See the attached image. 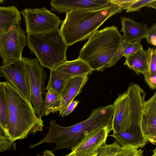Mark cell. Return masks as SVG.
Here are the masks:
<instances>
[{"mask_svg":"<svg viewBox=\"0 0 156 156\" xmlns=\"http://www.w3.org/2000/svg\"><path fill=\"white\" fill-rule=\"evenodd\" d=\"M113 113V105H110L93 109L86 119L69 126H60L55 120H51L45 137L29 147L33 148L45 143H54L56 144L55 150L67 149L71 150L94 129L111 124Z\"/></svg>","mask_w":156,"mask_h":156,"instance_id":"obj_1","label":"cell"},{"mask_svg":"<svg viewBox=\"0 0 156 156\" xmlns=\"http://www.w3.org/2000/svg\"><path fill=\"white\" fill-rule=\"evenodd\" d=\"M3 82L9 115V127L4 135L14 142L42 131L44 122L37 116L30 101L10 83Z\"/></svg>","mask_w":156,"mask_h":156,"instance_id":"obj_2","label":"cell"},{"mask_svg":"<svg viewBox=\"0 0 156 156\" xmlns=\"http://www.w3.org/2000/svg\"><path fill=\"white\" fill-rule=\"evenodd\" d=\"M122 10V8L110 3L97 9L69 11L62 21L60 33L69 46L76 42L89 39L107 20L121 12Z\"/></svg>","mask_w":156,"mask_h":156,"instance_id":"obj_3","label":"cell"},{"mask_svg":"<svg viewBox=\"0 0 156 156\" xmlns=\"http://www.w3.org/2000/svg\"><path fill=\"white\" fill-rule=\"evenodd\" d=\"M122 36L116 27H108L94 33L81 49L79 58L93 70L103 71L119 50Z\"/></svg>","mask_w":156,"mask_h":156,"instance_id":"obj_4","label":"cell"},{"mask_svg":"<svg viewBox=\"0 0 156 156\" xmlns=\"http://www.w3.org/2000/svg\"><path fill=\"white\" fill-rule=\"evenodd\" d=\"M27 39L31 53L43 67L53 70L67 61L66 52L69 46L58 28L47 33L27 34Z\"/></svg>","mask_w":156,"mask_h":156,"instance_id":"obj_5","label":"cell"},{"mask_svg":"<svg viewBox=\"0 0 156 156\" xmlns=\"http://www.w3.org/2000/svg\"><path fill=\"white\" fill-rule=\"evenodd\" d=\"M27 73L30 92V101L40 119L44 115V101L42 96L45 93V83L47 74L37 58L23 57Z\"/></svg>","mask_w":156,"mask_h":156,"instance_id":"obj_6","label":"cell"},{"mask_svg":"<svg viewBox=\"0 0 156 156\" xmlns=\"http://www.w3.org/2000/svg\"><path fill=\"white\" fill-rule=\"evenodd\" d=\"M23 16L27 34H43L58 28L62 21L59 17L44 7L26 8L21 12Z\"/></svg>","mask_w":156,"mask_h":156,"instance_id":"obj_7","label":"cell"},{"mask_svg":"<svg viewBox=\"0 0 156 156\" xmlns=\"http://www.w3.org/2000/svg\"><path fill=\"white\" fill-rule=\"evenodd\" d=\"M20 24L21 23L8 32L0 35V54L2 65L22 60L23 50L27 44L25 32Z\"/></svg>","mask_w":156,"mask_h":156,"instance_id":"obj_8","label":"cell"},{"mask_svg":"<svg viewBox=\"0 0 156 156\" xmlns=\"http://www.w3.org/2000/svg\"><path fill=\"white\" fill-rule=\"evenodd\" d=\"M112 130V124L94 129L66 156H97Z\"/></svg>","mask_w":156,"mask_h":156,"instance_id":"obj_9","label":"cell"},{"mask_svg":"<svg viewBox=\"0 0 156 156\" xmlns=\"http://www.w3.org/2000/svg\"><path fill=\"white\" fill-rule=\"evenodd\" d=\"M1 76L11 84L25 98L30 101L28 77L22 60L16 61L0 67Z\"/></svg>","mask_w":156,"mask_h":156,"instance_id":"obj_10","label":"cell"},{"mask_svg":"<svg viewBox=\"0 0 156 156\" xmlns=\"http://www.w3.org/2000/svg\"><path fill=\"white\" fill-rule=\"evenodd\" d=\"M110 4L109 0H52L50 2L52 10L59 13H66L73 10L97 9Z\"/></svg>","mask_w":156,"mask_h":156,"instance_id":"obj_11","label":"cell"},{"mask_svg":"<svg viewBox=\"0 0 156 156\" xmlns=\"http://www.w3.org/2000/svg\"><path fill=\"white\" fill-rule=\"evenodd\" d=\"M113 105L114 113L111 124L113 132L123 131L127 122L129 113V100L127 92L119 94Z\"/></svg>","mask_w":156,"mask_h":156,"instance_id":"obj_12","label":"cell"},{"mask_svg":"<svg viewBox=\"0 0 156 156\" xmlns=\"http://www.w3.org/2000/svg\"><path fill=\"white\" fill-rule=\"evenodd\" d=\"M88 76H77L69 79L61 94L62 104L59 110V115L64 117V111L75 98L81 92L88 79Z\"/></svg>","mask_w":156,"mask_h":156,"instance_id":"obj_13","label":"cell"},{"mask_svg":"<svg viewBox=\"0 0 156 156\" xmlns=\"http://www.w3.org/2000/svg\"><path fill=\"white\" fill-rule=\"evenodd\" d=\"M121 20L123 40L131 42H138L146 38L149 29L146 24L136 22L127 17L122 16Z\"/></svg>","mask_w":156,"mask_h":156,"instance_id":"obj_14","label":"cell"},{"mask_svg":"<svg viewBox=\"0 0 156 156\" xmlns=\"http://www.w3.org/2000/svg\"><path fill=\"white\" fill-rule=\"evenodd\" d=\"M152 48L148 47L125 57L124 65L133 70L137 75H144L149 70Z\"/></svg>","mask_w":156,"mask_h":156,"instance_id":"obj_15","label":"cell"},{"mask_svg":"<svg viewBox=\"0 0 156 156\" xmlns=\"http://www.w3.org/2000/svg\"><path fill=\"white\" fill-rule=\"evenodd\" d=\"M53 70L70 77L88 76L93 71L86 62L79 57L73 60L67 61Z\"/></svg>","mask_w":156,"mask_h":156,"instance_id":"obj_16","label":"cell"},{"mask_svg":"<svg viewBox=\"0 0 156 156\" xmlns=\"http://www.w3.org/2000/svg\"><path fill=\"white\" fill-rule=\"evenodd\" d=\"M21 12L14 5L0 7V35L21 23Z\"/></svg>","mask_w":156,"mask_h":156,"instance_id":"obj_17","label":"cell"},{"mask_svg":"<svg viewBox=\"0 0 156 156\" xmlns=\"http://www.w3.org/2000/svg\"><path fill=\"white\" fill-rule=\"evenodd\" d=\"M9 115L3 82L0 83V127L4 134L8 129Z\"/></svg>","mask_w":156,"mask_h":156,"instance_id":"obj_18","label":"cell"},{"mask_svg":"<svg viewBox=\"0 0 156 156\" xmlns=\"http://www.w3.org/2000/svg\"><path fill=\"white\" fill-rule=\"evenodd\" d=\"M62 101L61 95L52 89H49L46 94L44 101V115L59 111Z\"/></svg>","mask_w":156,"mask_h":156,"instance_id":"obj_19","label":"cell"},{"mask_svg":"<svg viewBox=\"0 0 156 156\" xmlns=\"http://www.w3.org/2000/svg\"><path fill=\"white\" fill-rule=\"evenodd\" d=\"M50 70L49 79L45 90L47 91L50 89H52L61 96L66 81L71 77L54 70Z\"/></svg>","mask_w":156,"mask_h":156,"instance_id":"obj_20","label":"cell"},{"mask_svg":"<svg viewBox=\"0 0 156 156\" xmlns=\"http://www.w3.org/2000/svg\"><path fill=\"white\" fill-rule=\"evenodd\" d=\"M141 126L143 134L147 140L156 132V113L148 114L144 112L141 121Z\"/></svg>","mask_w":156,"mask_h":156,"instance_id":"obj_21","label":"cell"},{"mask_svg":"<svg viewBox=\"0 0 156 156\" xmlns=\"http://www.w3.org/2000/svg\"><path fill=\"white\" fill-rule=\"evenodd\" d=\"M144 75L145 81L150 88L156 89V48H152L149 71Z\"/></svg>","mask_w":156,"mask_h":156,"instance_id":"obj_22","label":"cell"},{"mask_svg":"<svg viewBox=\"0 0 156 156\" xmlns=\"http://www.w3.org/2000/svg\"><path fill=\"white\" fill-rule=\"evenodd\" d=\"M121 45L125 57L143 49L141 41L131 42L123 40Z\"/></svg>","mask_w":156,"mask_h":156,"instance_id":"obj_23","label":"cell"},{"mask_svg":"<svg viewBox=\"0 0 156 156\" xmlns=\"http://www.w3.org/2000/svg\"><path fill=\"white\" fill-rule=\"evenodd\" d=\"M130 145L121 146L114 156H142L143 151Z\"/></svg>","mask_w":156,"mask_h":156,"instance_id":"obj_24","label":"cell"},{"mask_svg":"<svg viewBox=\"0 0 156 156\" xmlns=\"http://www.w3.org/2000/svg\"><path fill=\"white\" fill-rule=\"evenodd\" d=\"M121 146L116 141L112 144L104 145L97 156H114Z\"/></svg>","mask_w":156,"mask_h":156,"instance_id":"obj_25","label":"cell"},{"mask_svg":"<svg viewBox=\"0 0 156 156\" xmlns=\"http://www.w3.org/2000/svg\"><path fill=\"white\" fill-rule=\"evenodd\" d=\"M155 0H136L134 2L129 5L123 9L126 10L127 12L139 11L143 7L148 5Z\"/></svg>","mask_w":156,"mask_h":156,"instance_id":"obj_26","label":"cell"},{"mask_svg":"<svg viewBox=\"0 0 156 156\" xmlns=\"http://www.w3.org/2000/svg\"><path fill=\"white\" fill-rule=\"evenodd\" d=\"M144 112L148 114L156 113V91L149 100L144 104Z\"/></svg>","mask_w":156,"mask_h":156,"instance_id":"obj_27","label":"cell"},{"mask_svg":"<svg viewBox=\"0 0 156 156\" xmlns=\"http://www.w3.org/2000/svg\"><path fill=\"white\" fill-rule=\"evenodd\" d=\"M3 133L0 129V150L1 152L9 149L12 147L13 142L10 138L3 134Z\"/></svg>","mask_w":156,"mask_h":156,"instance_id":"obj_28","label":"cell"},{"mask_svg":"<svg viewBox=\"0 0 156 156\" xmlns=\"http://www.w3.org/2000/svg\"><path fill=\"white\" fill-rule=\"evenodd\" d=\"M110 4L117 5L123 9L129 5L134 2L136 0H110Z\"/></svg>","mask_w":156,"mask_h":156,"instance_id":"obj_29","label":"cell"},{"mask_svg":"<svg viewBox=\"0 0 156 156\" xmlns=\"http://www.w3.org/2000/svg\"><path fill=\"white\" fill-rule=\"evenodd\" d=\"M123 56H124V54L121 45L118 51L108 65V68L114 66Z\"/></svg>","mask_w":156,"mask_h":156,"instance_id":"obj_30","label":"cell"},{"mask_svg":"<svg viewBox=\"0 0 156 156\" xmlns=\"http://www.w3.org/2000/svg\"><path fill=\"white\" fill-rule=\"evenodd\" d=\"M79 102L78 101H72L66 108L64 113V116H67L72 112Z\"/></svg>","mask_w":156,"mask_h":156,"instance_id":"obj_31","label":"cell"},{"mask_svg":"<svg viewBox=\"0 0 156 156\" xmlns=\"http://www.w3.org/2000/svg\"><path fill=\"white\" fill-rule=\"evenodd\" d=\"M153 37H156V23L149 28L147 35L145 38L147 42L149 43L150 39Z\"/></svg>","mask_w":156,"mask_h":156,"instance_id":"obj_32","label":"cell"},{"mask_svg":"<svg viewBox=\"0 0 156 156\" xmlns=\"http://www.w3.org/2000/svg\"><path fill=\"white\" fill-rule=\"evenodd\" d=\"M147 140L152 144L156 145V132L153 134Z\"/></svg>","mask_w":156,"mask_h":156,"instance_id":"obj_33","label":"cell"},{"mask_svg":"<svg viewBox=\"0 0 156 156\" xmlns=\"http://www.w3.org/2000/svg\"><path fill=\"white\" fill-rule=\"evenodd\" d=\"M37 156H56L54 154L53 152L51 151L48 150H46L43 152V154L40 155L37 154Z\"/></svg>","mask_w":156,"mask_h":156,"instance_id":"obj_34","label":"cell"},{"mask_svg":"<svg viewBox=\"0 0 156 156\" xmlns=\"http://www.w3.org/2000/svg\"><path fill=\"white\" fill-rule=\"evenodd\" d=\"M147 7L154 8L156 9V0L149 4Z\"/></svg>","mask_w":156,"mask_h":156,"instance_id":"obj_35","label":"cell"},{"mask_svg":"<svg viewBox=\"0 0 156 156\" xmlns=\"http://www.w3.org/2000/svg\"><path fill=\"white\" fill-rule=\"evenodd\" d=\"M153 155H156V147L155 148V149L153 150Z\"/></svg>","mask_w":156,"mask_h":156,"instance_id":"obj_36","label":"cell"},{"mask_svg":"<svg viewBox=\"0 0 156 156\" xmlns=\"http://www.w3.org/2000/svg\"><path fill=\"white\" fill-rule=\"evenodd\" d=\"M151 156H156V155H152Z\"/></svg>","mask_w":156,"mask_h":156,"instance_id":"obj_37","label":"cell"},{"mask_svg":"<svg viewBox=\"0 0 156 156\" xmlns=\"http://www.w3.org/2000/svg\"></svg>","mask_w":156,"mask_h":156,"instance_id":"obj_38","label":"cell"}]
</instances>
